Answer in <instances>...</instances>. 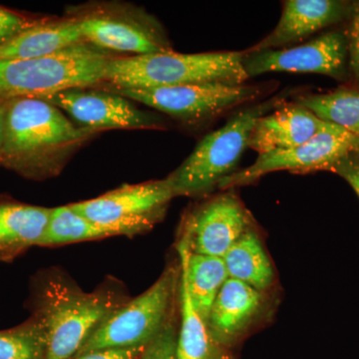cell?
Wrapping results in <instances>:
<instances>
[{
	"label": "cell",
	"instance_id": "obj_1",
	"mask_svg": "<svg viewBox=\"0 0 359 359\" xmlns=\"http://www.w3.org/2000/svg\"><path fill=\"white\" fill-rule=\"evenodd\" d=\"M95 134L77 126L47 101L11 99L1 166L34 181L54 178Z\"/></svg>",
	"mask_w": 359,
	"mask_h": 359
},
{
	"label": "cell",
	"instance_id": "obj_2",
	"mask_svg": "<svg viewBox=\"0 0 359 359\" xmlns=\"http://www.w3.org/2000/svg\"><path fill=\"white\" fill-rule=\"evenodd\" d=\"M127 301L113 287L86 292L58 273L36 278L32 316L43 328L46 359L74 358L99 325Z\"/></svg>",
	"mask_w": 359,
	"mask_h": 359
},
{
	"label": "cell",
	"instance_id": "obj_3",
	"mask_svg": "<svg viewBox=\"0 0 359 359\" xmlns=\"http://www.w3.org/2000/svg\"><path fill=\"white\" fill-rule=\"evenodd\" d=\"M245 52L183 54L168 51L115 56L106 67L103 83L112 88H157L201 83L244 84Z\"/></svg>",
	"mask_w": 359,
	"mask_h": 359
},
{
	"label": "cell",
	"instance_id": "obj_4",
	"mask_svg": "<svg viewBox=\"0 0 359 359\" xmlns=\"http://www.w3.org/2000/svg\"><path fill=\"white\" fill-rule=\"evenodd\" d=\"M81 42L42 57L0 61V98H43L73 88L100 86L111 59Z\"/></svg>",
	"mask_w": 359,
	"mask_h": 359
},
{
	"label": "cell",
	"instance_id": "obj_5",
	"mask_svg": "<svg viewBox=\"0 0 359 359\" xmlns=\"http://www.w3.org/2000/svg\"><path fill=\"white\" fill-rule=\"evenodd\" d=\"M283 97L248 106L198 144L192 154L167 177L175 197H203L218 189L219 183L235 173L248 148L257 120L282 106Z\"/></svg>",
	"mask_w": 359,
	"mask_h": 359
},
{
	"label": "cell",
	"instance_id": "obj_6",
	"mask_svg": "<svg viewBox=\"0 0 359 359\" xmlns=\"http://www.w3.org/2000/svg\"><path fill=\"white\" fill-rule=\"evenodd\" d=\"M180 278V264L165 269L143 294L113 311L77 354L97 349L147 346L175 316Z\"/></svg>",
	"mask_w": 359,
	"mask_h": 359
},
{
	"label": "cell",
	"instance_id": "obj_7",
	"mask_svg": "<svg viewBox=\"0 0 359 359\" xmlns=\"http://www.w3.org/2000/svg\"><path fill=\"white\" fill-rule=\"evenodd\" d=\"M84 42L114 55L138 56L172 51L159 21L129 4H95L70 13Z\"/></svg>",
	"mask_w": 359,
	"mask_h": 359
},
{
	"label": "cell",
	"instance_id": "obj_8",
	"mask_svg": "<svg viewBox=\"0 0 359 359\" xmlns=\"http://www.w3.org/2000/svg\"><path fill=\"white\" fill-rule=\"evenodd\" d=\"M103 88L171 116L185 124L216 119L263 95L262 85L201 83L157 88Z\"/></svg>",
	"mask_w": 359,
	"mask_h": 359
},
{
	"label": "cell",
	"instance_id": "obj_9",
	"mask_svg": "<svg viewBox=\"0 0 359 359\" xmlns=\"http://www.w3.org/2000/svg\"><path fill=\"white\" fill-rule=\"evenodd\" d=\"M175 198L167 178L124 185L95 199L70 204L85 218L106 229L112 237L145 233L166 214Z\"/></svg>",
	"mask_w": 359,
	"mask_h": 359
},
{
	"label": "cell",
	"instance_id": "obj_10",
	"mask_svg": "<svg viewBox=\"0 0 359 359\" xmlns=\"http://www.w3.org/2000/svg\"><path fill=\"white\" fill-rule=\"evenodd\" d=\"M243 66L249 78L268 72H297L344 80L349 72L346 32L332 30L287 48L245 52Z\"/></svg>",
	"mask_w": 359,
	"mask_h": 359
},
{
	"label": "cell",
	"instance_id": "obj_11",
	"mask_svg": "<svg viewBox=\"0 0 359 359\" xmlns=\"http://www.w3.org/2000/svg\"><path fill=\"white\" fill-rule=\"evenodd\" d=\"M355 139L354 135L346 130L334 126L297 147L259 155L254 164L224 178L218 189L229 190L250 185L266 174L278 171H330L342 156L354 150Z\"/></svg>",
	"mask_w": 359,
	"mask_h": 359
},
{
	"label": "cell",
	"instance_id": "obj_12",
	"mask_svg": "<svg viewBox=\"0 0 359 359\" xmlns=\"http://www.w3.org/2000/svg\"><path fill=\"white\" fill-rule=\"evenodd\" d=\"M65 112L77 126L98 132L105 130H160L166 122L138 109L126 97L106 88H73L40 98Z\"/></svg>",
	"mask_w": 359,
	"mask_h": 359
},
{
	"label": "cell",
	"instance_id": "obj_13",
	"mask_svg": "<svg viewBox=\"0 0 359 359\" xmlns=\"http://www.w3.org/2000/svg\"><path fill=\"white\" fill-rule=\"evenodd\" d=\"M250 229L249 212L235 194L228 192L190 212L179 242L194 254L224 257Z\"/></svg>",
	"mask_w": 359,
	"mask_h": 359
},
{
	"label": "cell",
	"instance_id": "obj_14",
	"mask_svg": "<svg viewBox=\"0 0 359 359\" xmlns=\"http://www.w3.org/2000/svg\"><path fill=\"white\" fill-rule=\"evenodd\" d=\"M351 7L353 2L339 0H287L275 29L248 51L294 46L325 28L347 20Z\"/></svg>",
	"mask_w": 359,
	"mask_h": 359
},
{
	"label": "cell",
	"instance_id": "obj_15",
	"mask_svg": "<svg viewBox=\"0 0 359 359\" xmlns=\"http://www.w3.org/2000/svg\"><path fill=\"white\" fill-rule=\"evenodd\" d=\"M335 126L297 102L285 104L257 120L248 148L257 154L297 147Z\"/></svg>",
	"mask_w": 359,
	"mask_h": 359
},
{
	"label": "cell",
	"instance_id": "obj_16",
	"mask_svg": "<svg viewBox=\"0 0 359 359\" xmlns=\"http://www.w3.org/2000/svg\"><path fill=\"white\" fill-rule=\"evenodd\" d=\"M264 302V292L228 278L219 290L207 320L215 341L226 348L233 346L256 320Z\"/></svg>",
	"mask_w": 359,
	"mask_h": 359
},
{
	"label": "cell",
	"instance_id": "obj_17",
	"mask_svg": "<svg viewBox=\"0 0 359 359\" xmlns=\"http://www.w3.org/2000/svg\"><path fill=\"white\" fill-rule=\"evenodd\" d=\"M84 42L76 21L40 20L6 43L0 45V61L42 57Z\"/></svg>",
	"mask_w": 359,
	"mask_h": 359
},
{
	"label": "cell",
	"instance_id": "obj_18",
	"mask_svg": "<svg viewBox=\"0 0 359 359\" xmlns=\"http://www.w3.org/2000/svg\"><path fill=\"white\" fill-rule=\"evenodd\" d=\"M51 209L21 203H0V261L11 262L43 238Z\"/></svg>",
	"mask_w": 359,
	"mask_h": 359
},
{
	"label": "cell",
	"instance_id": "obj_19",
	"mask_svg": "<svg viewBox=\"0 0 359 359\" xmlns=\"http://www.w3.org/2000/svg\"><path fill=\"white\" fill-rule=\"evenodd\" d=\"M181 278H183L194 308L207 323L212 304L228 280L223 257L194 254L184 243H178Z\"/></svg>",
	"mask_w": 359,
	"mask_h": 359
},
{
	"label": "cell",
	"instance_id": "obj_20",
	"mask_svg": "<svg viewBox=\"0 0 359 359\" xmlns=\"http://www.w3.org/2000/svg\"><path fill=\"white\" fill-rule=\"evenodd\" d=\"M229 278L238 280L264 292L275 282V271L259 235L245 231L224 257Z\"/></svg>",
	"mask_w": 359,
	"mask_h": 359
},
{
	"label": "cell",
	"instance_id": "obj_21",
	"mask_svg": "<svg viewBox=\"0 0 359 359\" xmlns=\"http://www.w3.org/2000/svg\"><path fill=\"white\" fill-rule=\"evenodd\" d=\"M181 321L177 337L178 359H233L226 347L219 346L210 334L205 321L194 308L185 282L180 278Z\"/></svg>",
	"mask_w": 359,
	"mask_h": 359
},
{
	"label": "cell",
	"instance_id": "obj_22",
	"mask_svg": "<svg viewBox=\"0 0 359 359\" xmlns=\"http://www.w3.org/2000/svg\"><path fill=\"white\" fill-rule=\"evenodd\" d=\"M295 102L323 121L359 137V88L341 87L328 93L308 94L299 96Z\"/></svg>",
	"mask_w": 359,
	"mask_h": 359
},
{
	"label": "cell",
	"instance_id": "obj_23",
	"mask_svg": "<svg viewBox=\"0 0 359 359\" xmlns=\"http://www.w3.org/2000/svg\"><path fill=\"white\" fill-rule=\"evenodd\" d=\"M112 237L109 231L75 211L71 205L51 209L40 247H56Z\"/></svg>",
	"mask_w": 359,
	"mask_h": 359
},
{
	"label": "cell",
	"instance_id": "obj_24",
	"mask_svg": "<svg viewBox=\"0 0 359 359\" xmlns=\"http://www.w3.org/2000/svg\"><path fill=\"white\" fill-rule=\"evenodd\" d=\"M0 359H46L43 328L30 316L18 327L0 330Z\"/></svg>",
	"mask_w": 359,
	"mask_h": 359
},
{
	"label": "cell",
	"instance_id": "obj_25",
	"mask_svg": "<svg viewBox=\"0 0 359 359\" xmlns=\"http://www.w3.org/2000/svg\"><path fill=\"white\" fill-rule=\"evenodd\" d=\"M177 337L178 328L174 316L160 334L146 346L141 359H178Z\"/></svg>",
	"mask_w": 359,
	"mask_h": 359
},
{
	"label": "cell",
	"instance_id": "obj_26",
	"mask_svg": "<svg viewBox=\"0 0 359 359\" xmlns=\"http://www.w3.org/2000/svg\"><path fill=\"white\" fill-rule=\"evenodd\" d=\"M346 32L348 71L353 75L359 88V1L353 2L351 14L347 18Z\"/></svg>",
	"mask_w": 359,
	"mask_h": 359
},
{
	"label": "cell",
	"instance_id": "obj_27",
	"mask_svg": "<svg viewBox=\"0 0 359 359\" xmlns=\"http://www.w3.org/2000/svg\"><path fill=\"white\" fill-rule=\"evenodd\" d=\"M39 21L28 20L21 14L0 6V45L6 43L23 30L36 25Z\"/></svg>",
	"mask_w": 359,
	"mask_h": 359
},
{
	"label": "cell",
	"instance_id": "obj_28",
	"mask_svg": "<svg viewBox=\"0 0 359 359\" xmlns=\"http://www.w3.org/2000/svg\"><path fill=\"white\" fill-rule=\"evenodd\" d=\"M330 172L346 180L359 198V151L353 150L342 156Z\"/></svg>",
	"mask_w": 359,
	"mask_h": 359
},
{
	"label": "cell",
	"instance_id": "obj_29",
	"mask_svg": "<svg viewBox=\"0 0 359 359\" xmlns=\"http://www.w3.org/2000/svg\"><path fill=\"white\" fill-rule=\"evenodd\" d=\"M146 346L105 348L80 353L71 359H141Z\"/></svg>",
	"mask_w": 359,
	"mask_h": 359
},
{
	"label": "cell",
	"instance_id": "obj_30",
	"mask_svg": "<svg viewBox=\"0 0 359 359\" xmlns=\"http://www.w3.org/2000/svg\"><path fill=\"white\" fill-rule=\"evenodd\" d=\"M8 100L0 98V166L2 164V153H4V136H6V122Z\"/></svg>",
	"mask_w": 359,
	"mask_h": 359
},
{
	"label": "cell",
	"instance_id": "obj_31",
	"mask_svg": "<svg viewBox=\"0 0 359 359\" xmlns=\"http://www.w3.org/2000/svg\"><path fill=\"white\" fill-rule=\"evenodd\" d=\"M354 150L359 151V137H356L355 145H354Z\"/></svg>",
	"mask_w": 359,
	"mask_h": 359
}]
</instances>
